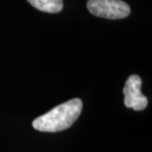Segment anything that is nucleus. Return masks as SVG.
I'll list each match as a JSON object with an SVG mask.
<instances>
[{
  "label": "nucleus",
  "instance_id": "f257e3e1",
  "mask_svg": "<svg viewBox=\"0 0 152 152\" xmlns=\"http://www.w3.org/2000/svg\"><path fill=\"white\" fill-rule=\"evenodd\" d=\"M82 101L75 98L60 104L33 121V127L39 132H57L67 129L81 114Z\"/></svg>",
  "mask_w": 152,
  "mask_h": 152
},
{
  "label": "nucleus",
  "instance_id": "f03ea898",
  "mask_svg": "<svg viewBox=\"0 0 152 152\" xmlns=\"http://www.w3.org/2000/svg\"><path fill=\"white\" fill-rule=\"evenodd\" d=\"M87 8L96 17L106 19H123L129 15L130 7L121 0H89Z\"/></svg>",
  "mask_w": 152,
  "mask_h": 152
},
{
  "label": "nucleus",
  "instance_id": "7ed1b4c3",
  "mask_svg": "<svg viewBox=\"0 0 152 152\" xmlns=\"http://www.w3.org/2000/svg\"><path fill=\"white\" fill-rule=\"evenodd\" d=\"M141 78L138 75H130L124 87V105L134 111H142L147 107L148 100L141 93Z\"/></svg>",
  "mask_w": 152,
  "mask_h": 152
},
{
  "label": "nucleus",
  "instance_id": "20e7f679",
  "mask_svg": "<svg viewBox=\"0 0 152 152\" xmlns=\"http://www.w3.org/2000/svg\"><path fill=\"white\" fill-rule=\"evenodd\" d=\"M31 5L38 10L47 13H58L62 10V0H28Z\"/></svg>",
  "mask_w": 152,
  "mask_h": 152
}]
</instances>
